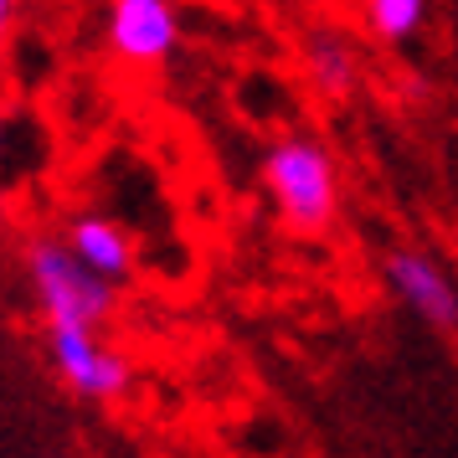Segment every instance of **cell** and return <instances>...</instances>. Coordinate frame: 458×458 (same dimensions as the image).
Masks as SVG:
<instances>
[{
    "label": "cell",
    "instance_id": "1",
    "mask_svg": "<svg viewBox=\"0 0 458 458\" xmlns=\"http://www.w3.org/2000/svg\"><path fill=\"white\" fill-rule=\"evenodd\" d=\"M263 191H268L273 211L284 216V227L299 237H325L340 216V165L335 155L310 129H289L278 134L263 160H258Z\"/></svg>",
    "mask_w": 458,
    "mask_h": 458
},
{
    "label": "cell",
    "instance_id": "2",
    "mask_svg": "<svg viewBox=\"0 0 458 458\" xmlns=\"http://www.w3.org/2000/svg\"><path fill=\"white\" fill-rule=\"evenodd\" d=\"M21 263H26V289L37 299L47 330H104L108 319H114L119 289L104 284V278H93V273L67 252V242L57 232L26 237Z\"/></svg>",
    "mask_w": 458,
    "mask_h": 458
},
{
    "label": "cell",
    "instance_id": "3",
    "mask_svg": "<svg viewBox=\"0 0 458 458\" xmlns=\"http://www.w3.org/2000/svg\"><path fill=\"white\" fill-rule=\"evenodd\" d=\"M104 47L119 67L155 72L181 52V11L170 0H114L104 16Z\"/></svg>",
    "mask_w": 458,
    "mask_h": 458
},
{
    "label": "cell",
    "instance_id": "4",
    "mask_svg": "<svg viewBox=\"0 0 458 458\" xmlns=\"http://www.w3.org/2000/svg\"><path fill=\"white\" fill-rule=\"evenodd\" d=\"M47 355L83 402H119L134 386L129 355L104 330H47Z\"/></svg>",
    "mask_w": 458,
    "mask_h": 458
},
{
    "label": "cell",
    "instance_id": "5",
    "mask_svg": "<svg viewBox=\"0 0 458 458\" xmlns=\"http://www.w3.org/2000/svg\"><path fill=\"white\" fill-rule=\"evenodd\" d=\"M392 293L433 330H458V284L428 248H392L381 258Z\"/></svg>",
    "mask_w": 458,
    "mask_h": 458
},
{
    "label": "cell",
    "instance_id": "6",
    "mask_svg": "<svg viewBox=\"0 0 458 458\" xmlns=\"http://www.w3.org/2000/svg\"><path fill=\"white\" fill-rule=\"evenodd\" d=\"M299 67H304V83L330 98V104H345L360 88V72H366V57H360V42H355L345 26L335 21H314L304 26L299 37Z\"/></svg>",
    "mask_w": 458,
    "mask_h": 458
},
{
    "label": "cell",
    "instance_id": "7",
    "mask_svg": "<svg viewBox=\"0 0 458 458\" xmlns=\"http://www.w3.org/2000/svg\"><path fill=\"white\" fill-rule=\"evenodd\" d=\"M63 242L93 278H104L114 289H119L129 273H134V263H140V248H134L129 227L114 222L108 211H72L67 227H63Z\"/></svg>",
    "mask_w": 458,
    "mask_h": 458
},
{
    "label": "cell",
    "instance_id": "8",
    "mask_svg": "<svg viewBox=\"0 0 458 458\" xmlns=\"http://www.w3.org/2000/svg\"><path fill=\"white\" fill-rule=\"evenodd\" d=\"M360 26L381 47H407L428 31V5L422 0H371L360 11Z\"/></svg>",
    "mask_w": 458,
    "mask_h": 458
},
{
    "label": "cell",
    "instance_id": "9",
    "mask_svg": "<svg viewBox=\"0 0 458 458\" xmlns=\"http://www.w3.org/2000/svg\"><path fill=\"white\" fill-rule=\"evenodd\" d=\"M16 21H21V11H16L11 0H0V57H5V47L16 37Z\"/></svg>",
    "mask_w": 458,
    "mask_h": 458
},
{
    "label": "cell",
    "instance_id": "10",
    "mask_svg": "<svg viewBox=\"0 0 458 458\" xmlns=\"http://www.w3.org/2000/svg\"><path fill=\"white\" fill-rule=\"evenodd\" d=\"M0 145H5V114H0Z\"/></svg>",
    "mask_w": 458,
    "mask_h": 458
}]
</instances>
